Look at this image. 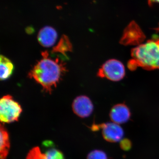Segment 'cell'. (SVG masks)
Masks as SVG:
<instances>
[{
  "label": "cell",
  "mask_w": 159,
  "mask_h": 159,
  "mask_svg": "<svg viewBox=\"0 0 159 159\" xmlns=\"http://www.w3.org/2000/svg\"><path fill=\"white\" fill-rule=\"evenodd\" d=\"M42 56V58L30 71L29 76L41 85L46 92L51 94L67 70L65 64L59 58L49 57L48 51L43 52Z\"/></svg>",
  "instance_id": "cell-1"
},
{
  "label": "cell",
  "mask_w": 159,
  "mask_h": 159,
  "mask_svg": "<svg viewBox=\"0 0 159 159\" xmlns=\"http://www.w3.org/2000/svg\"><path fill=\"white\" fill-rule=\"evenodd\" d=\"M131 59L128 67L133 71L138 67L145 70H159V37L154 36L131 51Z\"/></svg>",
  "instance_id": "cell-2"
},
{
  "label": "cell",
  "mask_w": 159,
  "mask_h": 159,
  "mask_svg": "<svg viewBox=\"0 0 159 159\" xmlns=\"http://www.w3.org/2000/svg\"><path fill=\"white\" fill-rule=\"evenodd\" d=\"M22 112L19 103L10 95H6L0 100V119L3 123L17 121Z\"/></svg>",
  "instance_id": "cell-3"
},
{
  "label": "cell",
  "mask_w": 159,
  "mask_h": 159,
  "mask_svg": "<svg viewBox=\"0 0 159 159\" xmlns=\"http://www.w3.org/2000/svg\"><path fill=\"white\" fill-rule=\"evenodd\" d=\"M125 68L121 61L116 59L109 60L106 61L97 73V76L112 81H119L125 75Z\"/></svg>",
  "instance_id": "cell-4"
},
{
  "label": "cell",
  "mask_w": 159,
  "mask_h": 159,
  "mask_svg": "<svg viewBox=\"0 0 159 159\" xmlns=\"http://www.w3.org/2000/svg\"><path fill=\"white\" fill-rule=\"evenodd\" d=\"M145 39V34L135 21L131 22L125 28L120 39V43L125 46H139Z\"/></svg>",
  "instance_id": "cell-5"
},
{
  "label": "cell",
  "mask_w": 159,
  "mask_h": 159,
  "mask_svg": "<svg viewBox=\"0 0 159 159\" xmlns=\"http://www.w3.org/2000/svg\"><path fill=\"white\" fill-rule=\"evenodd\" d=\"M102 129V136L107 142H116L121 141L124 135L122 127L115 122H108L98 125H93V129Z\"/></svg>",
  "instance_id": "cell-6"
},
{
  "label": "cell",
  "mask_w": 159,
  "mask_h": 159,
  "mask_svg": "<svg viewBox=\"0 0 159 159\" xmlns=\"http://www.w3.org/2000/svg\"><path fill=\"white\" fill-rule=\"evenodd\" d=\"M74 113L80 118L89 116L93 111V105L90 99L85 96H80L74 99L72 104Z\"/></svg>",
  "instance_id": "cell-7"
},
{
  "label": "cell",
  "mask_w": 159,
  "mask_h": 159,
  "mask_svg": "<svg viewBox=\"0 0 159 159\" xmlns=\"http://www.w3.org/2000/svg\"><path fill=\"white\" fill-rule=\"evenodd\" d=\"M110 116L113 122L118 124H122L127 122L130 118V111L125 104H116L111 109Z\"/></svg>",
  "instance_id": "cell-8"
},
{
  "label": "cell",
  "mask_w": 159,
  "mask_h": 159,
  "mask_svg": "<svg viewBox=\"0 0 159 159\" xmlns=\"http://www.w3.org/2000/svg\"><path fill=\"white\" fill-rule=\"evenodd\" d=\"M57 34L56 30L50 26H46L41 29L38 34V40L41 45L50 48L56 43Z\"/></svg>",
  "instance_id": "cell-9"
},
{
  "label": "cell",
  "mask_w": 159,
  "mask_h": 159,
  "mask_svg": "<svg viewBox=\"0 0 159 159\" xmlns=\"http://www.w3.org/2000/svg\"><path fill=\"white\" fill-rule=\"evenodd\" d=\"M1 143H0V159H6L9 148L10 141L8 131L4 125H1Z\"/></svg>",
  "instance_id": "cell-10"
},
{
  "label": "cell",
  "mask_w": 159,
  "mask_h": 159,
  "mask_svg": "<svg viewBox=\"0 0 159 159\" xmlns=\"http://www.w3.org/2000/svg\"><path fill=\"white\" fill-rule=\"evenodd\" d=\"M14 70V66L11 60L1 55L0 59V79L2 80H6L9 78L12 74Z\"/></svg>",
  "instance_id": "cell-11"
},
{
  "label": "cell",
  "mask_w": 159,
  "mask_h": 159,
  "mask_svg": "<svg viewBox=\"0 0 159 159\" xmlns=\"http://www.w3.org/2000/svg\"><path fill=\"white\" fill-rule=\"evenodd\" d=\"M72 51V45L69 38L66 35H63L59 43L54 47L53 53H61L66 57V53Z\"/></svg>",
  "instance_id": "cell-12"
},
{
  "label": "cell",
  "mask_w": 159,
  "mask_h": 159,
  "mask_svg": "<svg viewBox=\"0 0 159 159\" xmlns=\"http://www.w3.org/2000/svg\"><path fill=\"white\" fill-rule=\"evenodd\" d=\"M26 159H51L48 151L46 150L43 152L39 147L32 148L28 153Z\"/></svg>",
  "instance_id": "cell-13"
},
{
  "label": "cell",
  "mask_w": 159,
  "mask_h": 159,
  "mask_svg": "<svg viewBox=\"0 0 159 159\" xmlns=\"http://www.w3.org/2000/svg\"><path fill=\"white\" fill-rule=\"evenodd\" d=\"M87 159H107L105 152L102 151L95 150L89 154Z\"/></svg>",
  "instance_id": "cell-14"
},
{
  "label": "cell",
  "mask_w": 159,
  "mask_h": 159,
  "mask_svg": "<svg viewBox=\"0 0 159 159\" xmlns=\"http://www.w3.org/2000/svg\"><path fill=\"white\" fill-rule=\"evenodd\" d=\"M121 147L124 150H128L131 147L130 141L128 140H123L121 143Z\"/></svg>",
  "instance_id": "cell-15"
},
{
  "label": "cell",
  "mask_w": 159,
  "mask_h": 159,
  "mask_svg": "<svg viewBox=\"0 0 159 159\" xmlns=\"http://www.w3.org/2000/svg\"><path fill=\"white\" fill-rule=\"evenodd\" d=\"M153 2L159 3V0H149V4H151Z\"/></svg>",
  "instance_id": "cell-16"
},
{
  "label": "cell",
  "mask_w": 159,
  "mask_h": 159,
  "mask_svg": "<svg viewBox=\"0 0 159 159\" xmlns=\"http://www.w3.org/2000/svg\"><path fill=\"white\" fill-rule=\"evenodd\" d=\"M155 31H157V32H159V24L158 25L157 27H156L155 29H154Z\"/></svg>",
  "instance_id": "cell-17"
}]
</instances>
